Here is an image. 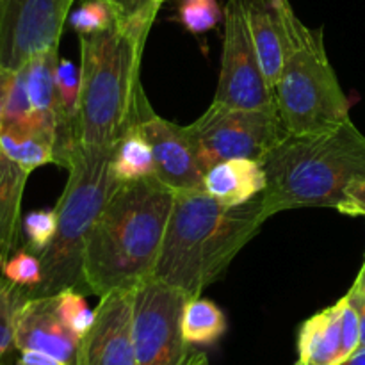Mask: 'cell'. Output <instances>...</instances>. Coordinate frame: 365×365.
<instances>
[{
    "label": "cell",
    "instance_id": "6da1fadb",
    "mask_svg": "<svg viewBox=\"0 0 365 365\" xmlns=\"http://www.w3.org/2000/svg\"><path fill=\"white\" fill-rule=\"evenodd\" d=\"M173 202L155 175L113 189L86 242V291L102 298L155 274Z\"/></svg>",
    "mask_w": 365,
    "mask_h": 365
},
{
    "label": "cell",
    "instance_id": "7a4b0ae2",
    "mask_svg": "<svg viewBox=\"0 0 365 365\" xmlns=\"http://www.w3.org/2000/svg\"><path fill=\"white\" fill-rule=\"evenodd\" d=\"M153 24H114L81 36L78 143L86 150H114L152 110L141 86V59Z\"/></svg>",
    "mask_w": 365,
    "mask_h": 365
},
{
    "label": "cell",
    "instance_id": "3957f363",
    "mask_svg": "<svg viewBox=\"0 0 365 365\" xmlns=\"http://www.w3.org/2000/svg\"><path fill=\"white\" fill-rule=\"evenodd\" d=\"M267 221L262 196L227 207L205 189L175 192L153 277L200 296Z\"/></svg>",
    "mask_w": 365,
    "mask_h": 365
},
{
    "label": "cell",
    "instance_id": "277c9868",
    "mask_svg": "<svg viewBox=\"0 0 365 365\" xmlns=\"http://www.w3.org/2000/svg\"><path fill=\"white\" fill-rule=\"evenodd\" d=\"M262 205L267 220L282 210L334 207L351 182L365 178V135L351 118L324 130L289 134L266 159Z\"/></svg>",
    "mask_w": 365,
    "mask_h": 365
},
{
    "label": "cell",
    "instance_id": "5b68a950",
    "mask_svg": "<svg viewBox=\"0 0 365 365\" xmlns=\"http://www.w3.org/2000/svg\"><path fill=\"white\" fill-rule=\"evenodd\" d=\"M284 25V66L274 100L287 134H310L349 120V102L328 59L323 29L299 20L291 0H274Z\"/></svg>",
    "mask_w": 365,
    "mask_h": 365
},
{
    "label": "cell",
    "instance_id": "8992f818",
    "mask_svg": "<svg viewBox=\"0 0 365 365\" xmlns=\"http://www.w3.org/2000/svg\"><path fill=\"white\" fill-rule=\"evenodd\" d=\"M113 150L75 148L68 180L57 202V230L39 255L41 285L31 296H53L64 289L84 291V250L91 228L118 182L110 170ZM29 298V296H27Z\"/></svg>",
    "mask_w": 365,
    "mask_h": 365
},
{
    "label": "cell",
    "instance_id": "52a82bcc",
    "mask_svg": "<svg viewBox=\"0 0 365 365\" xmlns=\"http://www.w3.org/2000/svg\"><path fill=\"white\" fill-rule=\"evenodd\" d=\"M185 128L203 173L230 159L262 163L289 135L278 109H234L217 103H210Z\"/></svg>",
    "mask_w": 365,
    "mask_h": 365
},
{
    "label": "cell",
    "instance_id": "ba28073f",
    "mask_svg": "<svg viewBox=\"0 0 365 365\" xmlns=\"http://www.w3.org/2000/svg\"><path fill=\"white\" fill-rule=\"evenodd\" d=\"M187 292L152 277L134 289L132 337L138 365H187L191 346L182 335Z\"/></svg>",
    "mask_w": 365,
    "mask_h": 365
},
{
    "label": "cell",
    "instance_id": "9c48e42d",
    "mask_svg": "<svg viewBox=\"0 0 365 365\" xmlns=\"http://www.w3.org/2000/svg\"><path fill=\"white\" fill-rule=\"evenodd\" d=\"M250 0L223 7L221 71L212 103L234 109H277L274 89L264 77L248 21Z\"/></svg>",
    "mask_w": 365,
    "mask_h": 365
},
{
    "label": "cell",
    "instance_id": "30bf717a",
    "mask_svg": "<svg viewBox=\"0 0 365 365\" xmlns=\"http://www.w3.org/2000/svg\"><path fill=\"white\" fill-rule=\"evenodd\" d=\"M75 0H0V66L18 70L59 46Z\"/></svg>",
    "mask_w": 365,
    "mask_h": 365
},
{
    "label": "cell",
    "instance_id": "8fae6325",
    "mask_svg": "<svg viewBox=\"0 0 365 365\" xmlns=\"http://www.w3.org/2000/svg\"><path fill=\"white\" fill-rule=\"evenodd\" d=\"M134 289H116L100 298L95 323L78 344L84 365H138L132 337Z\"/></svg>",
    "mask_w": 365,
    "mask_h": 365
},
{
    "label": "cell",
    "instance_id": "7c38bea8",
    "mask_svg": "<svg viewBox=\"0 0 365 365\" xmlns=\"http://www.w3.org/2000/svg\"><path fill=\"white\" fill-rule=\"evenodd\" d=\"M143 135L152 146L155 160V177L166 187L177 191L203 189V171L196 159L195 146L187 134V128L164 120L150 110L143 118Z\"/></svg>",
    "mask_w": 365,
    "mask_h": 365
},
{
    "label": "cell",
    "instance_id": "4fadbf2b",
    "mask_svg": "<svg viewBox=\"0 0 365 365\" xmlns=\"http://www.w3.org/2000/svg\"><path fill=\"white\" fill-rule=\"evenodd\" d=\"M78 344L57 314V294L21 299L14 314V348L45 353L61 365H75Z\"/></svg>",
    "mask_w": 365,
    "mask_h": 365
},
{
    "label": "cell",
    "instance_id": "5bb4252c",
    "mask_svg": "<svg viewBox=\"0 0 365 365\" xmlns=\"http://www.w3.org/2000/svg\"><path fill=\"white\" fill-rule=\"evenodd\" d=\"M267 177L262 163L252 159H230L214 164L203 175V189L227 207L252 202L266 191Z\"/></svg>",
    "mask_w": 365,
    "mask_h": 365
},
{
    "label": "cell",
    "instance_id": "9a60e30c",
    "mask_svg": "<svg viewBox=\"0 0 365 365\" xmlns=\"http://www.w3.org/2000/svg\"><path fill=\"white\" fill-rule=\"evenodd\" d=\"M346 362L342 349V298L335 305L314 314L299 328L296 365H341Z\"/></svg>",
    "mask_w": 365,
    "mask_h": 365
},
{
    "label": "cell",
    "instance_id": "2e32d148",
    "mask_svg": "<svg viewBox=\"0 0 365 365\" xmlns=\"http://www.w3.org/2000/svg\"><path fill=\"white\" fill-rule=\"evenodd\" d=\"M59 46L32 56L24 64L29 100L34 113V132L48 143H56V70Z\"/></svg>",
    "mask_w": 365,
    "mask_h": 365
},
{
    "label": "cell",
    "instance_id": "e0dca14e",
    "mask_svg": "<svg viewBox=\"0 0 365 365\" xmlns=\"http://www.w3.org/2000/svg\"><path fill=\"white\" fill-rule=\"evenodd\" d=\"M31 171L0 152V278L7 260L21 248V200Z\"/></svg>",
    "mask_w": 365,
    "mask_h": 365
},
{
    "label": "cell",
    "instance_id": "ac0fdd59",
    "mask_svg": "<svg viewBox=\"0 0 365 365\" xmlns=\"http://www.w3.org/2000/svg\"><path fill=\"white\" fill-rule=\"evenodd\" d=\"M248 21L264 77L271 88L284 66V25L274 0H250Z\"/></svg>",
    "mask_w": 365,
    "mask_h": 365
},
{
    "label": "cell",
    "instance_id": "d6986e66",
    "mask_svg": "<svg viewBox=\"0 0 365 365\" xmlns=\"http://www.w3.org/2000/svg\"><path fill=\"white\" fill-rule=\"evenodd\" d=\"M110 170L118 184L141 180L155 175L152 146L143 135L141 128H134L120 139L113 150Z\"/></svg>",
    "mask_w": 365,
    "mask_h": 365
},
{
    "label": "cell",
    "instance_id": "ffe728a7",
    "mask_svg": "<svg viewBox=\"0 0 365 365\" xmlns=\"http://www.w3.org/2000/svg\"><path fill=\"white\" fill-rule=\"evenodd\" d=\"M227 331V317L214 302L192 296L182 314V335L189 346H212Z\"/></svg>",
    "mask_w": 365,
    "mask_h": 365
},
{
    "label": "cell",
    "instance_id": "44dd1931",
    "mask_svg": "<svg viewBox=\"0 0 365 365\" xmlns=\"http://www.w3.org/2000/svg\"><path fill=\"white\" fill-rule=\"evenodd\" d=\"M0 132H6L14 138L36 135L34 113H32L31 100H29L24 68L14 70L13 82H11L9 93H7L6 107H4V120Z\"/></svg>",
    "mask_w": 365,
    "mask_h": 365
},
{
    "label": "cell",
    "instance_id": "7402d4cb",
    "mask_svg": "<svg viewBox=\"0 0 365 365\" xmlns=\"http://www.w3.org/2000/svg\"><path fill=\"white\" fill-rule=\"evenodd\" d=\"M0 152L6 153L9 159H13L14 163L24 166L31 173L36 168L56 163L52 143L39 138V135L14 138L6 132H0Z\"/></svg>",
    "mask_w": 365,
    "mask_h": 365
},
{
    "label": "cell",
    "instance_id": "603a6c76",
    "mask_svg": "<svg viewBox=\"0 0 365 365\" xmlns=\"http://www.w3.org/2000/svg\"><path fill=\"white\" fill-rule=\"evenodd\" d=\"M2 278L13 284L14 287L21 289L25 296L34 294L43 280V267L39 255L21 246L4 266Z\"/></svg>",
    "mask_w": 365,
    "mask_h": 365
},
{
    "label": "cell",
    "instance_id": "cb8c5ba5",
    "mask_svg": "<svg viewBox=\"0 0 365 365\" xmlns=\"http://www.w3.org/2000/svg\"><path fill=\"white\" fill-rule=\"evenodd\" d=\"M177 20L191 34H203L223 20L220 0H178Z\"/></svg>",
    "mask_w": 365,
    "mask_h": 365
},
{
    "label": "cell",
    "instance_id": "d4e9b609",
    "mask_svg": "<svg viewBox=\"0 0 365 365\" xmlns=\"http://www.w3.org/2000/svg\"><path fill=\"white\" fill-rule=\"evenodd\" d=\"M57 314L64 327L78 341H82V337L95 323V310L89 309L88 302L77 289H64L57 294Z\"/></svg>",
    "mask_w": 365,
    "mask_h": 365
},
{
    "label": "cell",
    "instance_id": "484cf974",
    "mask_svg": "<svg viewBox=\"0 0 365 365\" xmlns=\"http://www.w3.org/2000/svg\"><path fill=\"white\" fill-rule=\"evenodd\" d=\"M68 21L78 36H88L113 27L116 18L106 0H82L81 6L71 11Z\"/></svg>",
    "mask_w": 365,
    "mask_h": 365
},
{
    "label": "cell",
    "instance_id": "4316f807",
    "mask_svg": "<svg viewBox=\"0 0 365 365\" xmlns=\"http://www.w3.org/2000/svg\"><path fill=\"white\" fill-rule=\"evenodd\" d=\"M57 230V210L56 209H41L32 210L24 220V234L25 245L29 252L41 255L50 245Z\"/></svg>",
    "mask_w": 365,
    "mask_h": 365
},
{
    "label": "cell",
    "instance_id": "83f0119b",
    "mask_svg": "<svg viewBox=\"0 0 365 365\" xmlns=\"http://www.w3.org/2000/svg\"><path fill=\"white\" fill-rule=\"evenodd\" d=\"M25 298L24 291L0 278V364L14 348V314Z\"/></svg>",
    "mask_w": 365,
    "mask_h": 365
},
{
    "label": "cell",
    "instance_id": "f1b7e54d",
    "mask_svg": "<svg viewBox=\"0 0 365 365\" xmlns=\"http://www.w3.org/2000/svg\"><path fill=\"white\" fill-rule=\"evenodd\" d=\"M113 9L116 24H128V21H148L153 24L159 7L153 0H106Z\"/></svg>",
    "mask_w": 365,
    "mask_h": 365
},
{
    "label": "cell",
    "instance_id": "f546056e",
    "mask_svg": "<svg viewBox=\"0 0 365 365\" xmlns=\"http://www.w3.org/2000/svg\"><path fill=\"white\" fill-rule=\"evenodd\" d=\"M337 210L344 216L365 217V178H359L346 187L344 200L339 203Z\"/></svg>",
    "mask_w": 365,
    "mask_h": 365
},
{
    "label": "cell",
    "instance_id": "4dcf8cb0",
    "mask_svg": "<svg viewBox=\"0 0 365 365\" xmlns=\"http://www.w3.org/2000/svg\"><path fill=\"white\" fill-rule=\"evenodd\" d=\"M348 298L351 302V305L355 307L356 314H359L360 321V349H365V298L364 296L356 294L351 289L348 291Z\"/></svg>",
    "mask_w": 365,
    "mask_h": 365
},
{
    "label": "cell",
    "instance_id": "1f68e13d",
    "mask_svg": "<svg viewBox=\"0 0 365 365\" xmlns=\"http://www.w3.org/2000/svg\"><path fill=\"white\" fill-rule=\"evenodd\" d=\"M16 365H61L52 356L45 355L39 351H21L20 359H18Z\"/></svg>",
    "mask_w": 365,
    "mask_h": 365
},
{
    "label": "cell",
    "instance_id": "d6a6232c",
    "mask_svg": "<svg viewBox=\"0 0 365 365\" xmlns=\"http://www.w3.org/2000/svg\"><path fill=\"white\" fill-rule=\"evenodd\" d=\"M13 70H7V68L0 66V128H2V120H4V107H6L7 93H9L11 82H13Z\"/></svg>",
    "mask_w": 365,
    "mask_h": 365
},
{
    "label": "cell",
    "instance_id": "836d02e7",
    "mask_svg": "<svg viewBox=\"0 0 365 365\" xmlns=\"http://www.w3.org/2000/svg\"><path fill=\"white\" fill-rule=\"evenodd\" d=\"M351 291H353V292H356V294L364 296V298H365V259H364L362 267H360L359 274H356L355 284L351 285Z\"/></svg>",
    "mask_w": 365,
    "mask_h": 365
},
{
    "label": "cell",
    "instance_id": "e575fe53",
    "mask_svg": "<svg viewBox=\"0 0 365 365\" xmlns=\"http://www.w3.org/2000/svg\"><path fill=\"white\" fill-rule=\"evenodd\" d=\"M187 365H210L209 360H207L205 353H198V351H192L191 356H189Z\"/></svg>",
    "mask_w": 365,
    "mask_h": 365
},
{
    "label": "cell",
    "instance_id": "d590c367",
    "mask_svg": "<svg viewBox=\"0 0 365 365\" xmlns=\"http://www.w3.org/2000/svg\"><path fill=\"white\" fill-rule=\"evenodd\" d=\"M341 365H365V349H359L351 359H348Z\"/></svg>",
    "mask_w": 365,
    "mask_h": 365
},
{
    "label": "cell",
    "instance_id": "8d00e7d4",
    "mask_svg": "<svg viewBox=\"0 0 365 365\" xmlns=\"http://www.w3.org/2000/svg\"><path fill=\"white\" fill-rule=\"evenodd\" d=\"M164 2H166V0H153V4H155L157 7H160V6H163Z\"/></svg>",
    "mask_w": 365,
    "mask_h": 365
},
{
    "label": "cell",
    "instance_id": "74e56055",
    "mask_svg": "<svg viewBox=\"0 0 365 365\" xmlns=\"http://www.w3.org/2000/svg\"><path fill=\"white\" fill-rule=\"evenodd\" d=\"M75 365H84V364H82L81 360H77V362H75Z\"/></svg>",
    "mask_w": 365,
    "mask_h": 365
},
{
    "label": "cell",
    "instance_id": "f35d334b",
    "mask_svg": "<svg viewBox=\"0 0 365 365\" xmlns=\"http://www.w3.org/2000/svg\"><path fill=\"white\" fill-rule=\"evenodd\" d=\"M0 365H4V364H0Z\"/></svg>",
    "mask_w": 365,
    "mask_h": 365
},
{
    "label": "cell",
    "instance_id": "ab89813d",
    "mask_svg": "<svg viewBox=\"0 0 365 365\" xmlns=\"http://www.w3.org/2000/svg\"><path fill=\"white\" fill-rule=\"evenodd\" d=\"M294 365H296V364H294Z\"/></svg>",
    "mask_w": 365,
    "mask_h": 365
}]
</instances>
